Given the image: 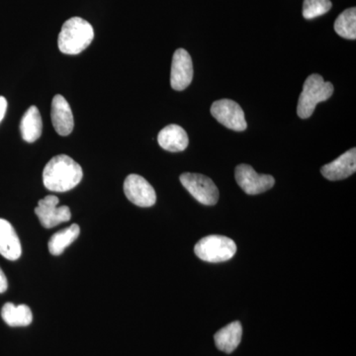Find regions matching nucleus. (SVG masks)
<instances>
[{"label":"nucleus","instance_id":"f257e3e1","mask_svg":"<svg viewBox=\"0 0 356 356\" xmlns=\"http://www.w3.org/2000/svg\"><path fill=\"white\" fill-rule=\"evenodd\" d=\"M83 177V168L69 156L60 154L44 166L43 181L48 191L65 192L79 184Z\"/></svg>","mask_w":356,"mask_h":356},{"label":"nucleus","instance_id":"f03ea898","mask_svg":"<svg viewBox=\"0 0 356 356\" xmlns=\"http://www.w3.org/2000/svg\"><path fill=\"white\" fill-rule=\"evenodd\" d=\"M95 38V30L88 21L72 17L65 21L58 35V49L67 55H77L86 50Z\"/></svg>","mask_w":356,"mask_h":356},{"label":"nucleus","instance_id":"7ed1b4c3","mask_svg":"<svg viewBox=\"0 0 356 356\" xmlns=\"http://www.w3.org/2000/svg\"><path fill=\"white\" fill-rule=\"evenodd\" d=\"M334 93L332 83H325L320 74H311L306 79L303 91L300 95L297 114L301 119H308L313 115L318 103L325 102Z\"/></svg>","mask_w":356,"mask_h":356},{"label":"nucleus","instance_id":"20e7f679","mask_svg":"<svg viewBox=\"0 0 356 356\" xmlns=\"http://www.w3.org/2000/svg\"><path fill=\"white\" fill-rule=\"evenodd\" d=\"M236 252V243L232 238L218 235L201 238L194 248V252L199 259L213 264L229 261Z\"/></svg>","mask_w":356,"mask_h":356},{"label":"nucleus","instance_id":"39448f33","mask_svg":"<svg viewBox=\"0 0 356 356\" xmlns=\"http://www.w3.org/2000/svg\"><path fill=\"white\" fill-rule=\"evenodd\" d=\"M180 182L194 199L203 205L213 206L219 200V191L211 178L200 173L185 172Z\"/></svg>","mask_w":356,"mask_h":356},{"label":"nucleus","instance_id":"423d86ee","mask_svg":"<svg viewBox=\"0 0 356 356\" xmlns=\"http://www.w3.org/2000/svg\"><path fill=\"white\" fill-rule=\"evenodd\" d=\"M211 114L222 126L236 132H243L248 127L242 107L234 100H217L211 106Z\"/></svg>","mask_w":356,"mask_h":356},{"label":"nucleus","instance_id":"0eeeda50","mask_svg":"<svg viewBox=\"0 0 356 356\" xmlns=\"http://www.w3.org/2000/svg\"><path fill=\"white\" fill-rule=\"evenodd\" d=\"M235 177L238 186L248 195H257L273 188L275 179L269 175H259L252 166L238 165Z\"/></svg>","mask_w":356,"mask_h":356},{"label":"nucleus","instance_id":"6e6552de","mask_svg":"<svg viewBox=\"0 0 356 356\" xmlns=\"http://www.w3.org/2000/svg\"><path fill=\"white\" fill-rule=\"evenodd\" d=\"M58 202L60 200L57 196L49 195L41 199L35 208V213L44 228H54L62 222L70 221L72 218L70 208L67 206L58 207Z\"/></svg>","mask_w":356,"mask_h":356},{"label":"nucleus","instance_id":"1a4fd4ad","mask_svg":"<svg viewBox=\"0 0 356 356\" xmlns=\"http://www.w3.org/2000/svg\"><path fill=\"white\" fill-rule=\"evenodd\" d=\"M124 192L128 200L139 207H152L156 202L154 187L140 175H128L124 182Z\"/></svg>","mask_w":356,"mask_h":356},{"label":"nucleus","instance_id":"9d476101","mask_svg":"<svg viewBox=\"0 0 356 356\" xmlns=\"http://www.w3.org/2000/svg\"><path fill=\"white\" fill-rule=\"evenodd\" d=\"M193 79V64L188 51L178 49L172 58L170 84L175 90L181 91L191 86Z\"/></svg>","mask_w":356,"mask_h":356},{"label":"nucleus","instance_id":"9b49d317","mask_svg":"<svg viewBox=\"0 0 356 356\" xmlns=\"http://www.w3.org/2000/svg\"><path fill=\"white\" fill-rule=\"evenodd\" d=\"M356 170V149L353 147L332 163L321 168L323 177L331 181L350 177Z\"/></svg>","mask_w":356,"mask_h":356},{"label":"nucleus","instance_id":"f8f14e48","mask_svg":"<svg viewBox=\"0 0 356 356\" xmlns=\"http://www.w3.org/2000/svg\"><path fill=\"white\" fill-rule=\"evenodd\" d=\"M51 122L56 132L60 136H69L74 127V115L69 102L60 95H57L51 102Z\"/></svg>","mask_w":356,"mask_h":356},{"label":"nucleus","instance_id":"ddd939ff","mask_svg":"<svg viewBox=\"0 0 356 356\" xmlns=\"http://www.w3.org/2000/svg\"><path fill=\"white\" fill-rule=\"evenodd\" d=\"M22 254L21 243L13 225L0 219V254L8 261H16Z\"/></svg>","mask_w":356,"mask_h":356},{"label":"nucleus","instance_id":"4468645a","mask_svg":"<svg viewBox=\"0 0 356 356\" xmlns=\"http://www.w3.org/2000/svg\"><path fill=\"white\" fill-rule=\"evenodd\" d=\"M158 142L159 146L165 151L177 153L184 151L188 147L189 139L184 128L172 124L159 133Z\"/></svg>","mask_w":356,"mask_h":356},{"label":"nucleus","instance_id":"2eb2a0df","mask_svg":"<svg viewBox=\"0 0 356 356\" xmlns=\"http://www.w3.org/2000/svg\"><path fill=\"white\" fill-rule=\"evenodd\" d=\"M243 327L240 322H233L222 327L215 334V343L220 350L232 353L242 341Z\"/></svg>","mask_w":356,"mask_h":356},{"label":"nucleus","instance_id":"dca6fc26","mask_svg":"<svg viewBox=\"0 0 356 356\" xmlns=\"http://www.w3.org/2000/svg\"><path fill=\"white\" fill-rule=\"evenodd\" d=\"M43 130V122L41 114L36 106H31L23 115L20 123L21 135L23 140L28 143H34L39 139Z\"/></svg>","mask_w":356,"mask_h":356},{"label":"nucleus","instance_id":"f3484780","mask_svg":"<svg viewBox=\"0 0 356 356\" xmlns=\"http://www.w3.org/2000/svg\"><path fill=\"white\" fill-rule=\"evenodd\" d=\"M1 317L10 327H26L31 324L32 312L27 305L15 306L13 303H6L2 307Z\"/></svg>","mask_w":356,"mask_h":356},{"label":"nucleus","instance_id":"a211bd4d","mask_svg":"<svg viewBox=\"0 0 356 356\" xmlns=\"http://www.w3.org/2000/svg\"><path fill=\"white\" fill-rule=\"evenodd\" d=\"M79 234H81V228L76 224L54 234L49 241V252L53 255L62 254L65 248L79 238Z\"/></svg>","mask_w":356,"mask_h":356},{"label":"nucleus","instance_id":"6ab92c4d","mask_svg":"<svg viewBox=\"0 0 356 356\" xmlns=\"http://www.w3.org/2000/svg\"><path fill=\"white\" fill-rule=\"evenodd\" d=\"M334 31L344 39L355 40L356 38V8L346 9L339 14L334 22Z\"/></svg>","mask_w":356,"mask_h":356},{"label":"nucleus","instance_id":"aec40b11","mask_svg":"<svg viewBox=\"0 0 356 356\" xmlns=\"http://www.w3.org/2000/svg\"><path fill=\"white\" fill-rule=\"evenodd\" d=\"M331 0H304L303 17L307 20L315 19L331 10Z\"/></svg>","mask_w":356,"mask_h":356},{"label":"nucleus","instance_id":"412c9836","mask_svg":"<svg viewBox=\"0 0 356 356\" xmlns=\"http://www.w3.org/2000/svg\"><path fill=\"white\" fill-rule=\"evenodd\" d=\"M7 288H8V282H7L6 274L0 268V293L6 292Z\"/></svg>","mask_w":356,"mask_h":356},{"label":"nucleus","instance_id":"4be33fe9","mask_svg":"<svg viewBox=\"0 0 356 356\" xmlns=\"http://www.w3.org/2000/svg\"><path fill=\"white\" fill-rule=\"evenodd\" d=\"M7 110V100L3 96H0V123L3 120Z\"/></svg>","mask_w":356,"mask_h":356}]
</instances>
